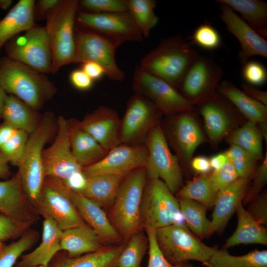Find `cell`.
Wrapping results in <instances>:
<instances>
[{"label": "cell", "mask_w": 267, "mask_h": 267, "mask_svg": "<svg viewBox=\"0 0 267 267\" xmlns=\"http://www.w3.org/2000/svg\"><path fill=\"white\" fill-rule=\"evenodd\" d=\"M128 241L118 258L117 267H140L148 247L147 236L139 231Z\"/></svg>", "instance_id": "cell-40"}, {"label": "cell", "mask_w": 267, "mask_h": 267, "mask_svg": "<svg viewBox=\"0 0 267 267\" xmlns=\"http://www.w3.org/2000/svg\"><path fill=\"white\" fill-rule=\"evenodd\" d=\"M50 267L49 266H38V267Z\"/></svg>", "instance_id": "cell-63"}, {"label": "cell", "mask_w": 267, "mask_h": 267, "mask_svg": "<svg viewBox=\"0 0 267 267\" xmlns=\"http://www.w3.org/2000/svg\"><path fill=\"white\" fill-rule=\"evenodd\" d=\"M57 134L51 145L43 152L45 178L65 181L83 171L74 158L69 137L68 121L63 116L57 121Z\"/></svg>", "instance_id": "cell-14"}, {"label": "cell", "mask_w": 267, "mask_h": 267, "mask_svg": "<svg viewBox=\"0 0 267 267\" xmlns=\"http://www.w3.org/2000/svg\"><path fill=\"white\" fill-rule=\"evenodd\" d=\"M179 198L197 201L207 208L214 206L216 195L213 191L208 175H201L188 182L176 193Z\"/></svg>", "instance_id": "cell-38"}, {"label": "cell", "mask_w": 267, "mask_h": 267, "mask_svg": "<svg viewBox=\"0 0 267 267\" xmlns=\"http://www.w3.org/2000/svg\"><path fill=\"white\" fill-rule=\"evenodd\" d=\"M242 76L247 84L251 86H262L267 80L265 66L257 61L248 60L243 65Z\"/></svg>", "instance_id": "cell-48"}, {"label": "cell", "mask_w": 267, "mask_h": 267, "mask_svg": "<svg viewBox=\"0 0 267 267\" xmlns=\"http://www.w3.org/2000/svg\"><path fill=\"white\" fill-rule=\"evenodd\" d=\"M236 212L237 227L234 233L226 240L224 249L239 244L267 245L266 227L256 221L245 209L242 201L238 204Z\"/></svg>", "instance_id": "cell-29"}, {"label": "cell", "mask_w": 267, "mask_h": 267, "mask_svg": "<svg viewBox=\"0 0 267 267\" xmlns=\"http://www.w3.org/2000/svg\"><path fill=\"white\" fill-rule=\"evenodd\" d=\"M267 155L256 174L253 184L250 189L245 193L243 198L246 203L251 202L255 199L265 185L267 179Z\"/></svg>", "instance_id": "cell-49"}, {"label": "cell", "mask_w": 267, "mask_h": 267, "mask_svg": "<svg viewBox=\"0 0 267 267\" xmlns=\"http://www.w3.org/2000/svg\"><path fill=\"white\" fill-rule=\"evenodd\" d=\"M189 42L192 45L208 50L217 49L222 44L220 33L208 22L201 24L195 29L189 38Z\"/></svg>", "instance_id": "cell-44"}, {"label": "cell", "mask_w": 267, "mask_h": 267, "mask_svg": "<svg viewBox=\"0 0 267 267\" xmlns=\"http://www.w3.org/2000/svg\"><path fill=\"white\" fill-rule=\"evenodd\" d=\"M81 69L93 81L100 79L105 74L102 67L92 62L83 63Z\"/></svg>", "instance_id": "cell-55"}, {"label": "cell", "mask_w": 267, "mask_h": 267, "mask_svg": "<svg viewBox=\"0 0 267 267\" xmlns=\"http://www.w3.org/2000/svg\"><path fill=\"white\" fill-rule=\"evenodd\" d=\"M148 155L145 166L148 179L163 181L173 194L182 187L183 179L177 156L171 152L163 131L157 124L145 140Z\"/></svg>", "instance_id": "cell-9"}, {"label": "cell", "mask_w": 267, "mask_h": 267, "mask_svg": "<svg viewBox=\"0 0 267 267\" xmlns=\"http://www.w3.org/2000/svg\"><path fill=\"white\" fill-rule=\"evenodd\" d=\"M199 104L209 137L213 142L219 141L229 130L231 107L217 94Z\"/></svg>", "instance_id": "cell-26"}, {"label": "cell", "mask_w": 267, "mask_h": 267, "mask_svg": "<svg viewBox=\"0 0 267 267\" xmlns=\"http://www.w3.org/2000/svg\"><path fill=\"white\" fill-rule=\"evenodd\" d=\"M189 112L176 115L172 128V137L179 154L186 161L190 160L197 148L204 141L203 134Z\"/></svg>", "instance_id": "cell-25"}, {"label": "cell", "mask_w": 267, "mask_h": 267, "mask_svg": "<svg viewBox=\"0 0 267 267\" xmlns=\"http://www.w3.org/2000/svg\"><path fill=\"white\" fill-rule=\"evenodd\" d=\"M148 151L145 145L120 144L109 150L96 163L83 168L87 178L102 174L126 176L145 166Z\"/></svg>", "instance_id": "cell-17"}, {"label": "cell", "mask_w": 267, "mask_h": 267, "mask_svg": "<svg viewBox=\"0 0 267 267\" xmlns=\"http://www.w3.org/2000/svg\"><path fill=\"white\" fill-rule=\"evenodd\" d=\"M181 213L189 229L199 238L211 235V221L206 216L207 208L188 199H178Z\"/></svg>", "instance_id": "cell-36"}, {"label": "cell", "mask_w": 267, "mask_h": 267, "mask_svg": "<svg viewBox=\"0 0 267 267\" xmlns=\"http://www.w3.org/2000/svg\"><path fill=\"white\" fill-rule=\"evenodd\" d=\"M60 0H40L35 6V12L42 18L53 10L60 3Z\"/></svg>", "instance_id": "cell-54"}, {"label": "cell", "mask_w": 267, "mask_h": 267, "mask_svg": "<svg viewBox=\"0 0 267 267\" xmlns=\"http://www.w3.org/2000/svg\"><path fill=\"white\" fill-rule=\"evenodd\" d=\"M158 110L145 97L135 93L127 104L121 122V143L130 145L141 144L152 128L158 124Z\"/></svg>", "instance_id": "cell-15"}, {"label": "cell", "mask_w": 267, "mask_h": 267, "mask_svg": "<svg viewBox=\"0 0 267 267\" xmlns=\"http://www.w3.org/2000/svg\"><path fill=\"white\" fill-rule=\"evenodd\" d=\"M4 247V245H3L2 242L0 241V253H1L2 250H3Z\"/></svg>", "instance_id": "cell-62"}, {"label": "cell", "mask_w": 267, "mask_h": 267, "mask_svg": "<svg viewBox=\"0 0 267 267\" xmlns=\"http://www.w3.org/2000/svg\"><path fill=\"white\" fill-rule=\"evenodd\" d=\"M239 178V176L230 161L227 159L224 165L209 175V181L213 192L217 193Z\"/></svg>", "instance_id": "cell-47"}, {"label": "cell", "mask_w": 267, "mask_h": 267, "mask_svg": "<svg viewBox=\"0 0 267 267\" xmlns=\"http://www.w3.org/2000/svg\"><path fill=\"white\" fill-rule=\"evenodd\" d=\"M125 245L105 247L96 252L74 258H67L55 267H117L118 258Z\"/></svg>", "instance_id": "cell-35"}, {"label": "cell", "mask_w": 267, "mask_h": 267, "mask_svg": "<svg viewBox=\"0 0 267 267\" xmlns=\"http://www.w3.org/2000/svg\"><path fill=\"white\" fill-rule=\"evenodd\" d=\"M222 76V70L215 61L198 54L186 71L178 89L192 105L199 104L217 94L215 89Z\"/></svg>", "instance_id": "cell-13"}, {"label": "cell", "mask_w": 267, "mask_h": 267, "mask_svg": "<svg viewBox=\"0 0 267 267\" xmlns=\"http://www.w3.org/2000/svg\"><path fill=\"white\" fill-rule=\"evenodd\" d=\"M204 265L207 267H267V250H254L239 256L230 255L226 249L215 248Z\"/></svg>", "instance_id": "cell-34"}, {"label": "cell", "mask_w": 267, "mask_h": 267, "mask_svg": "<svg viewBox=\"0 0 267 267\" xmlns=\"http://www.w3.org/2000/svg\"><path fill=\"white\" fill-rule=\"evenodd\" d=\"M39 214L50 218L62 230L86 224L69 194V189L57 179L45 178L39 203Z\"/></svg>", "instance_id": "cell-11"}, {"label": "cell", "mask_w": 267, "mask_h": 267, "mask_svg": "<svg viewBox=\"0 0 267 267\" xmlns=\"http://www.w3.org/2000/svg\"><path fill=\"white\" fill-rule=\"evenodd\" d=\"M7 96L6 92L0 87V118L2 116Z\"/></svg>", "instance_id": "cell-60"}, {"label": "cell", "mask_w": 267, "mask_h": 267, "mask_svg": "<svg viewBox=\"0 0 267 267\" xmlns=\"http://www.w3.org/2000/svg\"><path fill=\"white\" fill-rule=\"evenodd\" d=\"M141 202L143 226L153 229L185 224L178 199L160 179H148Z\"/></svg>", "instance_id": "cell-8"}, {"label": "cell", "mask_w": 267, "mask_h": 267, "mask_svg": "<svg viewBox=\"0 0 267 267\" xmlns=\"http://www.w3.org/2000/svg\"><path fill=\"white\" fill-rule=\"evenodd\" d=\"M35 1L19 0L0 20V50L21 32L35 26Z\"/></svg>", "instance_id": "cell-27"}, {"label": "cell", "mask_w": 267, "mask_h": 267, "mask_svg": "<svg viewBox=\"0 0 267 267\" xmlns=\"http://www.w3.org/2000/svg\"><path fill=\"white\" fill-rule=\"evenodd\" d=\"M29 134L24 131L17 130L0 148V159L7 164L18 166L23 156Z\"/></svg>", "instance_id": "cell-42"}, {"label": "cell", "mask_w": 267, "mask_h": 267, "mask_svg": "<svg viewBox=\"0 0 267 267\" xmlns=\"http://www.w3.org/2000/svg\"><path fill=\"white\" fill-rule=\"evenodd\" d=\"M76 22L89 29L120 41L142 42L143 35L129 13H91L78 11Z\"/></svg>", "instance_id": "cell-16"}, {"label": "cell", "mask_w": 267, "mask_h": 267, "mask_svg": "<svg viewBox=\"0 0 267 267\" xmlns=\"http://www.w3.org/2000/svg\"><path fill=\"white\" fill-rule=\"evenodd\" d=\"M217 91L223 98L234 105L250 122L265 123L267 116V106L247 96L228 81L218 84Z\"/></svg>", "instance_id": "cell-30"}, {"label": "cell", "mask_w": 267, "mask_h": 267, "mask_svg": "<svg viewBox=\"0 0 267 267\" xmlns=\"http://www.w3.org/2000/svg\"><path fill=\"white\" fill-rule=\"evenodd\" d=\"M43 225L41 242L33 251L21 256L16 267L47 266L56 253L61 250L62 230L50 218H44Z\"/></svg>", "instance_id": "cell-23"}, {"label": "cell", "mask_w": 267, "mask_h": 267, "mask_svg": "<svg viewBox=\"0 0 267 267\" xmlns=\"http://www.w3.org/2000/svg\"><path fill=\"white\" fill-rule=\"evenodd\" d=\"M69 137L73 155L83 168L100 160L108 152L81 127L80 121L67 120Z\"/></svg>", "instance_id": "cell-24"}, {"label": "cell", "mask_w": 267, "mask_h": 267, "mask_svg": "<svg viewBox=\"0 0 267 267\" xmlns=\"http://www.w3.org/2000/svg\"><path fill=\"white\" fill-rule=\"evenodd\" d=\"M38 238V232L28 230L16 241L4 246L0 253V267H13L17 259L36 243Z\"/></svg>", "instance_id": "cell-41"}, {"label": "cell", "mask_w": 267, "mask_h": 267, "mask_svg": "<svg viewBox=\"0 0 267 267\" xmlns=\"http://www.w3.org/2000/svg\"><path fill=\"white\" fill-rule=\"evenodd\" d=\"M121 122L113 109L101 106L80 121L82 129L107 152L121 144Z\"/></svg>", "instance_id": "cell-20"}, {"label": "cell", "mask_w": 267, "mask_h": 267, "mask_svg": "<svg viewBox=\"0 0 267 267\" xmlns=\"http://www.w3.org/2000/svg\"><path fill=\"white\" fill-rule=\"evenodd\" d=\"M156 3L154 0H127L128 12L145 37L158 23L154 11Z\"/></svg>", "instance_id": "cell-37"}, {"label": "cell", "mask_w": 267, "mask_h": 267, "mask_svg": "<svg viewBox=\"0 0 267 267\" xmlns=\"http://www.w3.org/2000/svg\"><path fill=\"white\" fill-rule=\"evenodd\" d=\"M262 136L256 124L249 121L233 131L228 141L231 144L239 146L258 159L263 154Z\"/></svg>", "instance_id": "cell-39"}, {"label": "cell", "mask_w": 267, "mask_h": 267, "mask_svg": "<svg viewBox=\"0 0 267 267\" xmlns=\"http://www.w3.org/2000/svg\"><path fill=\"white\" fill-rule=\"evenodd\" d=\"M220 18L224 23L228 31L239 41L241 49L238 57L243 65L255 55L267 57V42L226 4L219 3Z\"/></svg>", "instance_id": "cell-19"}, {"label": "cell", "mask_w": 267, "mask_h": 267, "mask_svg": "<svg viewBox=\"0 0 267 267\" xmlns=\"http://www.w3.org/2000/svg\"><path fill=\"white\" fill-rule=\"evenodd\" d=\"M242 91L249 97L267 105V92L254 88L247 83L242 85Z\"/></svg>", "instance_id": "cell-53"}, {"label": "cell", "mask_w": 267, "mask_h": 267, "mask_svg": "<svg viewBox=\"0 0 267 267\" xmlns=\"http://www.w3.org/2000/svg\"><path fill=\"white\" fill-rule=\"evenodd\" d=\"M126 176L102 174L87 178L85 187L79 193L95 201L102 208H111Z\"/></svg>", "instance_id": "cell-31"}, {"label": "cell", "mask_w": 267, "mask_h": 267, "mask_svg": "<svg viewBox=\"0 0 267 267\" xmlns=\"http://www.w3.org/2000/svg\"><path fill=\"white\" fill-rule=\"evenodd\" d=\"M227 157L225 153H220L213 156L210 160L212 169L217 171L222 168L227 161Z\"/></svg>", "instance_id": "cell-58"}, {"label": "cell", "mask_w": 267, "mask_h": 267, "mask_svg": "<svg viewBox=\"0 0 267 267\" xmlns=\"http://www.w3.org/2000/svg\"><path fill=\"white\" fill-rule=\"evenodd\" d=\"M0 214L26 229L38 220L39 214L27 198L18 173L0 181Z\"/></svg>", "instance_id": "cell-18"}, {"label": "cell", "mask_w": 267, "mask_h": 267, "mask_svg": "<svg viewBox=\"0 0 267 267\" xmlns=\"http://www.w3.org/2000/svg\"><path fill=\"white\" fill-rule=\"evenodd\" d=\"M12 3L11 0H0V8L2 10L8 9Z\"/></svg>", "instance_id": "cell-61"}, {"label": "cell", "mask_w": 267, "mask_h": 267, "mask_svg": "<svg viewBox=\"0 0 267 267\" xmlns=\"http://www.w3.org/2000/svg\"><path fill=\"white\" fill-rule=\"evenodd\" d=\"M8 57L40 72H51L52 53L44 27L34 26L6 44Z\"/></svg>", "instance_id": "cell-10"}, {"label": "cell", "mask_w": 267, "mask_h": 267, "mask_svg": "<svg viewBox=\"0 0 267 267\" xmlns=\"http://www.w3.org/2000/svg\"><path fill=\"white\" fill-rule=\"evenodd\" d=\"M198 54L189 41L178 36L169 37L146 54L139 67L178 89L186 71Z\"/></svg>", "instance_id": "cell-2"}, {"label": "cell", "mask_w": 267, "mask_h": 267, "mask_svg": "<svg viewBox=\"0 0 267 267\" xmlns=\"http://www.w3.org/2000/svg\"><path fill=\"white\" fill-rule=\"evenodd\" d=\"M10 175L11 171L8 164L0 159V178L4 180L8 179Z\"/></svg>", "instance_id": "cell-59"}, {"label": "cell", "mask_w": 267, "mask_h": 267, "mask_svg": "<svg viewBox=\"0 0 267 267\" xmlns=\"http://www.w3.org/2000/svg\"><path fill=\"white\" fill-rule=\"evenodd\" d=\"M78 8L91 13L128 12L127 0H82L78 1Z\"/></svg>", "instance_id": "cell-45"}, {"label": "cell", "mask_w": 267, "mask_h": 267, "mask_svg": "<svg viewBox=\"0 0 267 267\" xmlns=\"http://www.w3.org/2000/svg\"><path fill=\"white\" fill-rule=\"evenodd\" d=\"M238 12L251 28L263 38L267 37V3L261 0H218Z\"/></svg>", "instance_id": "cell-33"}, {"label": "cell", "mask_w": 267, "mask_h": 267, "mask_svg": "<svg viewBox=\"0 0 267 267\" xmlns=\"http://www.w3.org/2000/svg\"><path fill=\"white\" fill-rule=\"evenodd\" d=\"M69 77L71 84L78 89L86 90L92 86L93 81L82 69L73 70Z\"/></svg>", "instance_id": "cell-52"}, {"label": "cell", "mask_w": 267, "mask_h": 267, "mask_svg": "<svg viewBox=\"0 0 267 267\" xmlns=\"http://www.w3.org/2000/svg\"><path fill=\"white\" fill-rule=\"evenodd\" d=\"M251 204L247 210L250 215L259 223L267 225V196L264 193L258 196L251 201Z\"/></svg>", "instance_id": "cell-51"}, {"label": "cell", "mask_w": 267, "mask_h": 267, "mask_svg": "<svg viewBox=\"0 0 267 267\" xmlns=\"http://www.w3.org/2000/svg\"><path fill=\"white\" fill-rule=\"evenodd\" d=\"M1 118L16 130L30 134L37 128L41 117L24 102L9 94L6 97Z\"/></svg>", "instance_id": "cell-32"}, {"label": "cell", "mask_w": 267, "mask_h": 267, "mask_svg": "<svg viewBox=\"0 0 267 267\" xmlns=\"http://www.w3.org/2000/svg\"><path fill=\"white\" fill-rule=\"evenodd\" d=\"M17 130L3 122L0 124V148L11 137Z\"/></svg>", "instance_id": "cell-57"}, {"label": "cell", "mask_w": 267, "mask_h": 267, "mask_svg": "<svg viewBox=\"0 0 267 267\" xmlns=\"http://www.w3.org/2000/svg\"><path fill=\"white\" fill-rule=\"evenodd\" d=\"M78 10V0H61L46 16L44 27L51 50L52 73L57 72L61 67L75 62V23Z\"/></svg>", "instance_id": "cell-5"}, {"label": "cell", "mask_w": 267, "mask_h": 267, "mask_svg": "<svg viewBox=\"0 0 267 267\" xmlns=\"http://www.w3.org/2000/svg\"><path fill=\"white\" fill-rule=\"evenodd\" d=\"M102 242L97 234L86 224L62 231L60 248L68 253L69 258H74L104 248Z\"/></svg>", "instance_id": "cell-28"}, {"label": "cell", "mask_w": 267, "mask_h": 267, "mask_svg": "<svg viewBox=\"0 0 267 267\" xmlns=\"http://www.w3.org/2000/svg\"><path fill=\"white\" fill-rule=\"evenodd\" d=\"M55 125L52 113L46 112L41 117L37 128L29 136L23 156L18 166L17 173L24 192L35 208L45 178L43 162L44 147L55 131Z\"/></svg>", "instance_id": "cell-4"}, {"label": "cell", "mask_w": 267, "mask_h": 267, "mask_svg": "<svg viewBox=\"0 0 267 267\" xmlns=\"http://www.w3.org/2000/svg\"><path fill=\"white\" fill-rule=\"evenodd\" d=\"M74 62H92L103 69L105 75L115 81L125 78L115 59L117 48L122 43L98 32L79 26L75 28Z\"/></svg>", "instance_id": "cell-7"}, {"label": "cell", "mask_w": 267, "mask_h": 267, "mask_svg": "<svg viewBox=\"0 0 267 267\" xmlns=\"http://www.w3.org/2000/svg\"><path fill=\"white\" fill-rule=\"evenodd\" d=\"M249 179L239 177L217 194L211 221V234L221 231L236 211L239 202L246 193Z\"/></svg>", "instance_id": "cell-22"}, {"label": "cell", "mask_w": 267, "mask_h": 267, "mask_svg": "<svg viewBox=\"0 0 267 267\" xmlns=\"http://www.w3.org/2000/svg\"><path fill=\"white\" fill-rule=\"evenodd\" d=\"M157 244L166 259L174 265L199 261L203 264L214 248L200 241L185 224H173L155 229Z\"/></svg>", "instance_id": "cell-6"}, {"label": "cell", "mask_w": 267, "mask_h": 267, "mask_svg": "<svg viewBox=\"0 0 267 267\" xmlns=\"http://www.w3.org/2000/svg\"><path fill=\"white\" fill-rule=\"evenodd\" d=\"M133 89L136 93L149 98L160 113L167 115L191 111L193 108L177 89L139 66L134 70Z\"/></svg>", "instance_id": "cell-12"}, {"label": "cell", "mask_w": 267, "mask_h": 267, "mask_svg": "<svg viewBox=\"0 0 267 267\" xmlns=\"http://www.w3.org/2000/svg\"><path fill=\"white\" fill-rule=\"evenodd\" d=\"M146 178L145 166L128 174L110 208V221L126 241L140 231L143 226L141 208Z\"/></svg>", "instance_id": "cell-3"}, {"label": "cell", "mask_w": 267, "mask_h": 267, "mask_svg": "<svg viewBox=\"0 0 267 267\" xmlns=\"http://www.w3.org/2000/svg\"><path fill=\"white\" fill-rule=\"evenodd\" d=\"M26 230V228L0 214V241L15 238Z\"/></svg>", "instance_id": "cell-50"}, {"label": "cell", "mask_w": 267, "mask_h": 267, "mask_svg": "<svg viewBox=\"0 0 267 267\" xmlns=\"http://www.w3.org/2000/svg\"><path fill=\"white\" fill-rule=\"evenodd\" d=\"M225 154L239 177L249 179L255 170L257 159L249 152L234 144H231Z\"/></svg>", "instance_id": "cell-43"}, {"label": "cell", "mask_w": 267, "mask_h": 267, "mask_svg": "<svg viewBox=\"0 0 267 267\" xmlns=\"http://www.w3.org/2000/svg\"><path fill=\"white\" fill-rule=\"evenodd\" d=\"M0 87L36 111L56 91L45 74L8 57L0 59Z\"/></svg>", "instance_id": "cell-1"}, {"label": "cell", "mask_w": 267, "mask_h": 267, "mask_svg": "<svg viewBox=\"0 0 267 267\" xmlns=\"http://www.w3.org/2000/svg\"><path fill=\"white\" fill-rule=\"evenodd\" d=\"M192 169L201 175H207L212 169L210 160L205 156H197L194 158L191 162Z\"/></svg>", "instance_id": "cell-56"}, {"label": "cell", "mask_w": 267, "mask_h": 267, "mask_svg": "<svg viewBox=\"0 0 267 267\" xmlns=\"http://www.w3.org/2000/svg\"><path fill=\"white\" fill-rule=\"evenodd\" d=\"M69 189L70 196L81 217L102 241L120 243V235L111 223L102 208L95 201Z\"/></svg>", "instance_id": "cell-21"}, {"label": "cell", "mask_w": 267, "mask_h": 267, "mask_svg": "<svg viewBox=\"0 0 267 267\" xmlns=\"http://www.w3.org/2000/svg\"><path fill=\"white\" fill-rule=\"evenodd\" d=\"M148 241L149 259L147 267H195L189 262L174 265L164 257L157 244L155 229L148 226H143Z\"/></svg>", "instance_id": "cell-46"}]
</instances>
